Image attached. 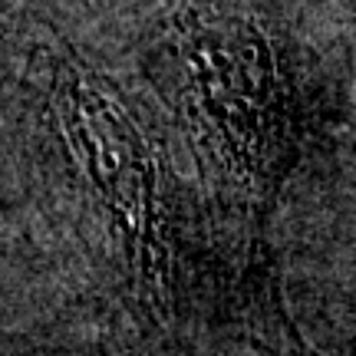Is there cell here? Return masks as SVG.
<instances>
[{
    "instance_id": "6da1fadb",
    "label": "cell",
    "mask_w": 356,
    "mask_h": 356,
    "mask_svg": "<svg viewBox=\"0 0 356 356\" xmlns=\"http://www.w3.org/2000/svg\"><path fill=\"white\" fill-rule=\"evenodd\" d=\"M181 99L204 159L241 202L264 204L291 155V109L261 30L234 17H175Z\"/></svg>"
},
{
    "instance_id": "7a4b0ae2",
    "label": "cell",
    "mask_w": 356,
    "mask_h": 356,
    "mask_svg": "<svg viewBox=\"0 0 356 356\" xmlns=\"http://www.w3.org/2000/svg\"><path fill=\"white\" fill-rule=\"evenodd\" d=\"M50 96L70 149L126 244L139 297L165 314L168 248L152 145L115 89L89 66L56 60Z\"/></svg>"
},
{
    "instance_id": "3957f363",
    "label": "cell",
    "mask_w": 356,
    "mask_h": 356,
    "mask_svg": "<svg viewBox=\"0 0 356 356\" xmlns=\"http://www.w3.org/2000/svg\"><path fill=\"white\" fill-rule=\"evenodd\" d=\"M277 327H270V320L264 314V327L267 330H254L251 333V346H254V356H314L300 343V337L293 333V323H287L284 310L274 320Z\"/></svg>"
}]
</instances>
